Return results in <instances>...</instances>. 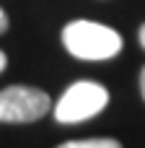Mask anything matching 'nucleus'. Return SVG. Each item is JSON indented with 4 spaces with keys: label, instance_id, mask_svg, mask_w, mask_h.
Returning <instances> with one entry per match:
<instances>
[{
    "label": "nucleus",
    "instance_id": "1",
    "mask_svg": "<svg viewBox=\"0 0 145 148\" xmlns=\"http://www.w3.org/2000/svg\"><path fill=\"white\" fill-rule=\"evenodd\" d=\"M62 44L78 60H109L119 55L122 36L104 23L78 18L62 29Z\"/></svg>",
    "mask_w": 145,
    "mask_h": 148
},
{
    "label": "nucleus",
    "instance_id": "2",
    "mask_svg": "<svg viewBox=\"0 0 145 148\" xmlns=\"http://www.w3.org/2000/svg\"><path fill=\"white\" fill-rule=\"evenodd\" d=\"M109 104V91L101 83L93 81H78L73 83L60 101L54 104V120L62 125H73V122H83L96 117L99 112H104V107Z\"/></svg>",
    "mask_w": 145,
    "mask_h": 148
},
{
    "label": "nucleus",
    "instance_id": "3",
    "mask_svg": "<svg viewBox=\"0 0 145 148\" xmlns=\"http://www.w3.org/2000/svg\"><path fill=\"white\" fill-rule=\"evenodd\" d=\"M52 107V99L31 86H8L0 91V122H34Z\"/></svg>",
    "mask_w": 145,
    "mask_h": 148
},
{
    "label": "nucleus",
    "instance_id": "4",
    "mask_svg": "<svg viewBox=\"0 0 145 148\" xmlns=\"http://www.w3.org/2000/svg\"><path fill=\"white\" fill-rule=\"evenodd\" d=\"M57 148H122L114 138H88V140H67Z\"/></svg>",
    "mask_w": 145,
    "mask_h": 148
},
{
    "label": "nucleus",
    "instance_id": "5",
    "mask_svg": "<svg viewBox=\"0 0 145 148\" xmlns=\"http://www.w3.org/2000/svg\"><path fill=\"white\" fill-rule=\"evenodd\" d=\"M5 29H8V16H5V10L0 8V34H3Z\"/></svg>",
    "mask_w": 145,
    "mask_h": 148
},
{
    "label": "nucleus",
    "instance_id": "6",
    "mask_svg": "<svg viewBox=\"0 0 145 148\" xmlns=\"http://www.w3.org/2000/svg\"><path fill=\"white\" fill-rule=\"evenodd\" d=\"M140 94H143V99H145V68H143V73H140Z\"/></svg>",
    "mask_w": 145,
    "mask_h": 148
},
{
    "label": "nucleus",
    "instance_id": "7",
    "mask_svg": "<svg viewBox=\"0 0 145 148\" xmlns=\"http://www.w3.org/2000/svg\"><path fill=\"white\" fill-rule=\"evenodd\" d=\"M140 44H143V49H145V23L140 26Z\"/></svg>",
    "mask_w": 145,
    "mask_h": 148
},
{
    "label": "nucleus",
    "instance_id": "8",
    "mask_svg": "<svg viewBox=\"0 0 145 148\" xmlns=\"http://www.w3.org/2000/svg\"><path fill=\"white\" fill-rule=\"evenodd\" d=\"M5 62H8V60H5V55H3V52H0V73H3V70H5Z\"/></svg>",
    "mask_w": 145,
    "mask_h": 148
}]
</instances>
